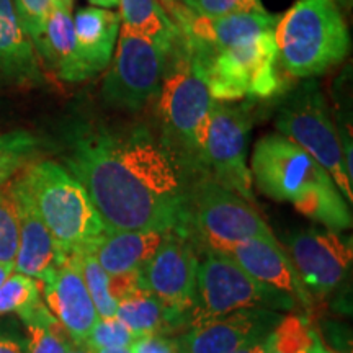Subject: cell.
Masks as SVG:
<instances>
[{
    "instance_id": "8fae6325",
    "label": "cell",
    "mask_w": 353,
    "mask_h": 353,
    "mask_svg": "<svg viewBox=\"0 0 353 353\" xmlns=\"http://www.w3.org/2000/svg\"><path fill=\"white\" fill-rule=\"evenodd\" d=\"M167 52L148 39L120 28L113 63L101 97L108 107L138 112L161 92L167 64Z\"/></svg>"
},
{
    "instance_id": "ffe728a7",
    "label": "cell",
    "mask_w": 353,
    "mask_h": 353,
    "mask_svg": "<svg viewBox=\"0 0 353 353\" xmlns=\"http://www.w3.org/2000/svg\"><path fill=\"white\" fill-rule=\"evenodd\" d=\"M120 28V15L108 8L85 7L76 13L74 32L77 54L90 77L112 63Z\"/></svg>"
},
{
    "instance_id": "9c48e42d",
    "label": "cell",
    "mask_w": 353,
    "mask_h": 353,
    "mask_svg": "<svg viewBox=\"0 0 353 353\" xmlns=\"http://www.w3.org/2000/svg\"><path fill=\"white\" fill-rule=\"evenodd\" d=\"M275 118L278 134L285 136L329 172L343 198L353 201V179L347 174L337 128L316 79H303L280 95Z\"/></svg>"
},
{
    "instance_id": "d6a6232c",
    "label": "cell",
    "mask_w": 353,
    "mask_h": 353,
    "mask_svg": "<svg viewBox=\"0 0 353 353\" xmlns=\"http://www.w3.org/2000/svg\"><path fill=\"white\" fill-rule=\"evenodd\" d=\"M138 290H144L143 281H141V270L108 276V291L117 303Z\"/></svg>"
},
{
    "instance_id": "ab89813d",
    "label": "cell",
    "mask_w": 353,
    "mask_h": 353,
    "mask_svg": "<svg viewBox=\"0 0 353 353\" xmlns=\"http://www.w3.org/2000/svg\"><path fill=\"white\" fill-rule=\"evenodd\" d=\"M159 2H161V6L165 8V12L169 13L170 17H172V13L176 10V7L180 6L179 0H159Z\"/></svg>"
},
{
    "instance_id": "9a60e30c",
    "label": "cell",
    "mask_w": 353,
    "mask_h": 353,
    "mask_svg": "<svg viewBox=\"0 0 353 353\" xmlns=\"http://www.w3.org/2000/svg\"><path fill=\"white\" fill-rule=\"evenodd\" d=\"M281 317L272 309H242L192 327L176 345L180 353H234L252 339L272 334Z\"/></svg>"
},
{
    "instance_id": "30bf717a",
    "label": "cell",
    "mask_w": 353,
    "mask_h": 353,
    "mask_svg": "<svg viewBox=\"0 0 353 353\" xmlns=\"http://www.w3.org/2000/svg\"><path fill=\"white\" fill-rule=\"evenodd\" d=\"M252 103V101H250ZM214 101L201 152V175L255 205L247 145L254 125L252 105Z\"/></svg>"
},
{
    "instance_id": "5b68a950",
    "label": "cell",
    "mask_w": 353,
    "mask_h": 353,
    "mask_svg": "<svg viewBox=\"0 0 353 353\" xmlns=\"http://www.w3.org/2000/svg\"><path fill=\"white\" fill-rule=\"evenodd\" d=\"M39 218L64 254L92 250L107 234L82 183L54 161H33L20 172Z\"/></svg>"
},
{
    "instance_id": "1f68e13d",
    "label": "cell",
    "mask_w": 353,
    "mask_h": 353,
    "mask_svg": "<svg viewBox=\"0 0 353 353\" xmlns=\"http://www.w3.org/2000/svg\"><path fill=\"white\" fill-rule=\"evenodd\" d=\"M12 2L21 26L34 46L41 38L44 23L56 0H12Z\"/></svg>"
},
{
    "instance_id": "cb8c5ba5",
    "label": "cell",
    "mask_w": 353,
    "mask_h": 353,
    "mask_svg": "<svg viewBox=\"0 0 353 353\" xmlns=\"http://www.w3.org/2000/svg\"><path fill=\"white\" fill-rule=\"evenodd\" d=\"M25 322L28 339H26L25 353H64L70 342V337L61 327L56 317L43 303L34 304L20 316Z\"/></svg>"
},
{
    "instance_id": "2e32d148",
    "label": "cell",
    "mask_w": 353,
    "mask_h": 353,
    "mask_svg": "<svg viewBox=\"0 0 353 353\" xmlns=\"http://www.w3.org/2000/svg\"><path fill=\"white\" fill-rule=\"evenodd\" d=\"M224 255L231 257L259 283L288 294L298 307H301L304 312H311L314 298L306 290L290 255L281 249L276 237L237 242Z\"/></svg>"
},
{
    "instance_id": "d590c367",
    "label": "cell",
    "mask_w": 353,
    "mask_h": 353,
    "mask_svg": "<svg viewBox=\"0 0 353 353\" xmlns=\"http://www.w3.org/2000/svg\"><path fill=\"white\" fill-rule=\"evenodd\" d=\"M0 353H25V347L15 339L0 337Z\"/></svg>"
},
{
    "instance_id": "44dd1931",
    "label": "cell",
    "mask_w": 353,
    "mask_h": 353,
    "mask_svg": "<svg viewBox=\"0 0 353 353\" xmlns=\"http://www.w3.org/2000/svg\"><path fill=\"white\" fill-rule=\"evenodd\" d=\"M169 231L107 232L90 252L108 276L143 270L156 255Z\"/></svg>"
},
{
    "instance_id": "836d02e7",
    "label": "cell",
    "mask_w": 353,
    "mask_h": 353,
    "mask_svg": "<svg viewBox=\"0 0 353 353\" xmlns=\"http://www.w3.org/2000/svg\"><path fill=\"white\" fill-rule=\"evenodd\" d=\"M132 353H180L176 341L165 335H145L138 337L131 345Z\"/></svg>"
},
{
    "instance_id": "7c38bea8",
    "label": "cell",
    "mask_w": 353,
    "mask_h": 353,
    "mask_svg": "<svg viewBox=\"0 0 353 353\" xmlns=\"http://www.w3.org/2000/svg\"><path fill=\"white\" fill-rule=\"evenodd\" d=\"M198 250L182 229H170L156 255L141 270L143 288L170 311L176 327L185 325V314L195 298Z\"/></svg>"
},
{
    "instance_id": "8d00e7d4",
    "label": "cell",
    "mask_w": 353,
    "mask_h": 353,
    "mask_svg": "<svg viewBox=\"0 0 353 353\" xmlns=\"http://www.w3.org/2000/svg\"><path fill=\"white\" fill-rule=\"evenodd\" d=\"M64 353H95L94 348H90L87 343H76L70 341L65 347Z\"/></svg>"
},
{
    "instance_id": "4316f807",
    "label": "cell",
    "mask_w": 353,
    "mask_h": 353,
    "mask_svg": "<svg viewBox=\"0 0 353 353\" xmlns=\"http://www.w3.org/2000/svg\"><path fill=\"white\" fill-rule=\"evenodd\" d=\"M317 341L314 330L309 327L303 316L290 314L281 317L273 330V341L268 353H311Z\"/></svg>"
},
{
    "instance_id": "603a6c76",
    "label": "cell",
    "mask_w": 353,
    "mask_h": 353,
    "mask_svg": "<svg viewBox=\"0 0 353 353\" xmlns=\"http://www.w3.org/2000/svg\"><path fill=\"white\" fill-rule=\"evenodd\" d=\"M136 337L145 335H165L176 329L170 311L145 290H138L130 296L118 301L117 314Z\"/></svg>"
},
{
    "instance_id": "4dcf8cb0",
    "label": "cell",
    "mask_w": 353,
    "mask_h": 353,
    "mask_svg": "<svg viewBox=\"0 0 353 353\" xmlns=\"http://www.w3.org/2000/svg\"><path fill=\"white\" fill-rule=\"evenodd\" d=\"M183 6L208 19L267 12L260 0H185Z\"/></svg>"
},
{
    "instance_id": "f35d334b",
    "label": "cell",
    "mask_w": 353,
    "mask_h": 353,
    "mask_svg": "<svg viewBox=\"0 0 353 353\" xmlns=\"http://www.w3.org/2000/svg\"><path fill=\"white\" fill-rule=\"evenodd\" d=\"M94 7H100V8H113L118 7V0H88Z\"/></svg>"
},
{
    "instance_id": "d6986e66",
    "label": "cell",
    "mask_w": 353,
    "mask_h": 353,
    "mask_svg": "<svg viewBox=\"0 0 353 353\" xmlns=\"http://www.w3.org/2000/svg\"><path fill=\"white\" fill-rule=\"evenodd\" d=\"M0 76L17 85L43 83L37 50L21 26L12 0H0Z\"/></svg>"
},
{
    "instance_id": "ee69618b",
    "label": "cell",
    "mask_w": 353,
    "mask_h": 353,
    "mask_svg": "<svg viewBox=\"0 0 353 353\" xmlns=\"http://www.w3.org/2000/svg\"><path fill=\"white\" fill-rule=\"evenodd\" d=\"M179 2H182V3H183V2H185V0H179Z\"/></svg>"
},
{
    "instance_id": "7bdbcfd3",
    "label": "cell",
    "mask_w": 353,
    "mask_h": 353,
    "mask_svg": "<svg viewBox=\"0 0 353 353\" xmlns=\"http://www.w3.org/2000/svg\"><path fill=\"white\" fill-rule=\"evenodd\" d=\"M337 3L343 8H350L352 7V0H337Z\"/></svg>"
},
{
    "instance_id": "83f0119b",
    "label": "cell",
    "mask_w": 353,
    "mask_h": 353,
    "mask_svg": "<svg viewBox=\"0 0 353 353\" xmlns=\"http://www.w3.org/2000/svg\"><path fill=\"white\" fill-rule=\"evenodd\" d=\"M39 301H41V290L34 278L15 272L0 286V316L10 312L21 316Z\"/></svg>"
},
{
    "instance_id": "4fadbf2b",
    "label": "cell",
    "mask_w": 353,
    "mask_h": 353,
    "mask_svg": "<svg viewBox=\"0 0 353 353\" xmlns=\"http://www.w3.org/2000/svg\"><path fill=\"white\" fill-rule=\"evenodd\" d=\"M290 259L312 298L339 288L352 267V244L332 231H304L288 239Z\"/></svg>"
},
{
    "instance_id": "3957f363",
    "label": "cell",
    "mask_w": 353,
    "mask_h": 353,
    "mask_svg": "<svg viewBox=\"0 0 353 353\" xmlns=\"http://www.w3.org/2000/svg\"><path fill=\"white\" fill-rule=\"evenodd\" d=\"M214 101L200 69L179 39L167 56L157 95L159 136L192 180L201 175V152Z\"/></svg>"
},
{
    "instance_id": "74e56055",
    "label": "cell",
    "mask_w": 353,
    "mask_h": 353,
    "mask_svg": "<svg viewBox=\"0 0 353 353\" xmlns=\"http://www.w3.org/2000/svg\"><path fill=\"white\" fill-rule=\"evenodd\" d=\"M15 272V263H2L0 262V286L7 280L12 273Z\"/></svg>"
},
{
    "instance_id": "e575fe53",
    "label": "cell",
    "mask_w": 353,
    "mask_h": 353,
    "mask_svg": "<svg viewBox=\"0 0 353 353\" xmlns=\"http://www.w3.org/2000/svg\"><path fill=\"white\" fill-rule=\"evenodd\" d=\"M272 341L273 332L267 335H260V337H255L250 342H247L245 345L237 348L234 353H268L272 347Z\"/></svg>"
},
{
    "instance_id": "7402d4cb",
    "label": "cell",
    "mask_w": 353,
    "mask_h": 353,
    "mask_svg": "<svg viewBox=\"0 0 353 353\" xmlns=\"http://www.w3.org/2000/svg\"><path fill=\"white\" fill-rule=\"evenodd\" d=\"M121 28L148 39L169 52L180 39V30L159 0H118Z\"/></svg>"
},
{
    "instance_id": "484cf974",
    "label": "cell",
    "mask_w": 353,
    "mask_h": 353,
    "mask_svg": "<svg viewBox=\"0 0 353 353\" xmlns=\"http://www.w3.org/2000/svg\"><path fill=\"white\" fill-rule=\"evenodd\" d=\"M74 255H76L77 265L81 268L83 283H85L88 294H90L92 301H94L99 319L114 317L118 303L114 301L108 291V275L100 267V263L97 262V259L90 250H83V252H77Z\"/></svg>"
},
{
    "instance_id": "5bb4252c",
    "label": "cell",
    "mask_w": 353,
    "mask_h": 353,
    "mask_svg": "<svg viewBox=\"0 0 353 353\" xmlns=\"http://www.w3.org/2000/svg\"><path fill=\"white\" fill-rule=\"evenodd\" d=\"M39 283L46 307L65 330L70 341L85 343L99 314L79 268L76 255L68 254Z\"/></svg>"
},
{
    "instance_id": "f1b7e54d",
    "label": "cell",
    "mask_w": 353,
    "mask_h": 353,
    "mask_svg": "<svg viewBox=\"0 0 353 353\" xmlns=\"http://www.w3.org/2000/svg\"><path fill=\"white\" fill-rule=\"evenodd\" d=\"M10 182L0 188V262L2 263H15L20 242L19 211H17V201Z\"/></svg>"
},
{
    "instance_id": "f546056e",
    "label": "cell",
    "mask_w": 353,
    "mask_h": 353,
    "mask_svg": "<svg viewBox=\"0 0 353 353\" xmlns=\"http://www.w3.org/2000/svg\"><path fill=\"white\" fill-rule=\"evenodd\" d=\"M136 339L138 337L114 316L97 321L85 343L94 350H101V348L131 347Z\"/></svg>"
},
{
    "instance_id": "b9f144b4",
    "label": "cell",
    "mask_w": 353,
    "mask_h": 353,
    "mask_svg": "<svg viewBox=\"0 0 353 353\" xmlns=\"http://www.w3.org/2000/svg\"><path fill=\"white\" fill-rule=\"evenodd\" d=\"M95 353H132L131 347H118V348H101V350H95Z\"/></svg>"
},
{
    "instance_id": "8992f818",
    "label": "cell",
    "mask_w": 353,
    "mask_h": 353,
    "mask_svg": "<svg viewBox=\"0 0 353 353\" xmlns=\"http://www.w3.org/2000/svg\"><path fill=\"white\" fill-rule=\"evenodd\" d=\"M278 61L288 77L314 79L350 51V33L337 0H298L275 28Z\"/></svg>"
},
{
    "instance_id": "7a4b0ae2",
    "label": "cell",
    "mask_w": 353,
    "mask_h": 353,
    "mask_svg": "<svg viewBox=\"0 0 353 353\" xmlns=\"http://www.w3.org/2000/svg\"><path fill=\"white\" fill-rule=\"evenodd\" d=\"M250 176L260 193L291 203L298 213L321 223L327 231L352 228V211L337 185L314 157L281 134H267L255 143Z\"/></svg>"
},
{
    "instance_id": "d4e9b609",
    "label": "cell",
    "mask_w": 353,
    "mask_h": 353,
    "mask_svg": "<svg viewBox=\"0 0 353 353\" xmlns=\"http://www.w3.org/2000/svg\"><path fill=\"white\" fill-rule=\"evenodd\" d=\"M38 151V141L26 131L0 134V188L32 164Z\"/></svg>"
},
{
    "instance_id": "277c9868",
    "label": "cell",
    "mask_w": 353,
    "mask_h": 353,
    "mask_svg": "<svg viewBox=\"0 0 353 353\" xmlns=\"http://www.w3.org/2000/svg\"><path fill=\"white\" fill-rule=\"evenodd\" d=\"M182 41V38H180ZM216 101L267 100L288 90L290 77L278 61L275 32L226 48L188 46Z\"/></svg>"
},
{
    "instance_id": "6da1fadb",
    "label": "cell",
    "mask_w": 353,
    "mask_h": 353,
    "mask_svg": "<svg viewBox=\"0 0 353 353\" xmlns=\"http://www.w3.org/2000/svg\"><path fill=\"white\" fill-rule=\"evenodd\" d=\"M63 161L108 232L183 228L192 179L148 126H74Z\"/></svg>"
},
{
    "instance_id": "e0dca14e",
    "label": "cell",
    "mask_w": 353,
    "mask_h": 353,
    "mask_svg": "<svg viewBox=\"0 0 353 353\" xmlns=\"http://www.w3.org/2000/svg\"><path fill=\"white\" fill-rule=\"evenodd\" d=\"M13 196L17 201L20 224V242L15 257V272L41 281L44 276L63 262L64 254L52 239L46 224L39 218L37 208L26 192L20 174L12 179Z\"/></svg>"
},
{
    "instance_id": "ba28073f",
    "label": "cell",
    "mask_w": 353,
    "mask_h": 353,
    "mask_svg": "<svg viewBox=\"0 0 353 353\" xmlns=\"http://www.w3.org/2000/svg\"><path fill=\"white\" fill-rule=\"evenodd\" d=\"M198 255L195 298L185 314L188 329L242 309L294 311L298 307L293 298L259 283L228 255L213 250H201Z\"/></svg>"
},
{
    "instance_id": "52a82bcc",
    "label": "cell",
    "mask_w": 353,
    "mask_h": 353,
    "mask_svg": "<svg viewBox=\"0 0 353 353\" xmlns=\"http://www.w3.org/2000/svg\"><path fill=\"white\" fill-rule=\"evenodd\" d=\"M182 231L198 252L226 254L237 242L275 237L252 203L210 176L190 180Z\"/></svg>"
},
{
    "instance_id": "60d3db41",
    "label": "cell",
    "mask_w": 353,
    "mask_h": 353,
    "mask_svg": "<svg viewBox=\"0 0 353 353\" xmlns=\"http://www.w3.org/2000/svg\"><path fill=\"white\" fill-rule=\"evenodd\" d=\"M311 353H339V352L330 350V348L325 347L324 343H321L319 337H317V341L314 342V345H312V350H311Z\"/></svg>"
},
{
    "instance_id": "ac0fdd59",
    "label": "cell",
    "mask_w": 353,
    "mask_h": 353,
    "mask_svg": "<svg viewBox=\"0 0 353 353\" xmlns=\"http://www.w3.org/2000/svg\"><path fill=\"white\" fill-rule=\"evenodd\" d=\"M74 0H56L39 41L34 44L46 64L56 76L68 82H81L90 79L77 54L76 32L72 19Z\"/></svg>"
}]
</instances>
